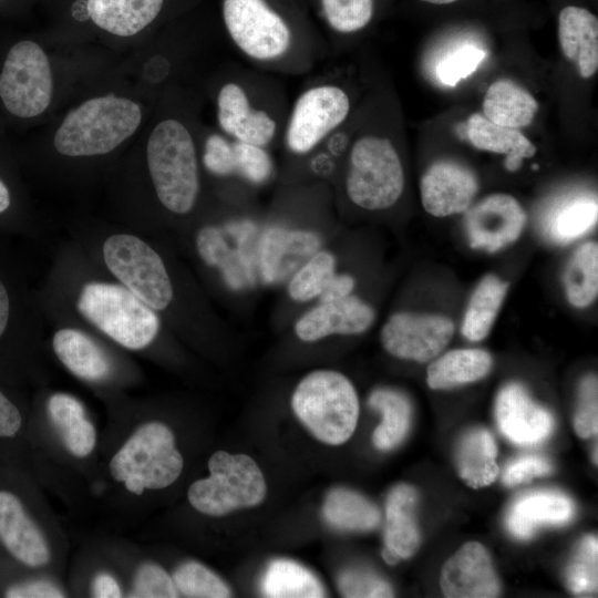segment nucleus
<instances>
[{"instance_id":"8","label":"nucleus","mask_w":598,"mask_h":598,"mask_svg":"<svg viewBox=\"0 0 598 598\" xmlns=\"http://www.w3.org/2000/svg\"><path fill=\"white\" fill-rule=\"evenodd\" d=\"M184 462L169 427L159 422L140 426L110 462L112 476L135 495L173 484Z\"/></svg>"},{"instance_id":"38","label":"nucleus","mask_w":598,"mask_h":598,"mask_svg":"<svg viewBox=\"0 0 598 598\" xmlns=\"http://www.w3.org/2000/svg\"><path fill=\"white\" fill-rule=\"evenodd\" d=\"M177 591L186 597L227 598L231 590L226 582L210 569L197 561L182 564L173 575Z\"/></svg>"},{"instance_id":"25","label":"nucleus","mask_w":598,"mask_h":598,"mask_svg":"<svg viewBox=\"0 0 598 598\" xmlns=\"http://www.w3.org/2000/svg\"><path fill=\"white\" fill-rule=\"evenodd\" d=\"M496 457V443L485 429L466 431L456 444L455 463L458 475L473 488L488 486L497 478L499 467Z\"/></svg>"},{"instance_id":"33","label":"nucleus","mask_w":598,"mask_h":598,"mask_svg":"<svg viewBox=\"0 0 598 598\" xmlns=\"http://www.w3.org/2000/svg\"><path fill=\"white\" fill-rule=\"evenodd\" d=\"M507 283L494 275L485 276L475 288L466 309L462 333L470 341H481L489 332L504 301Z\"/></svg>"},{"instance_id":"18","label":"nucleus","mask_w":598,"mask_h":598,"mask_svg":"<svg viewBox=\"0 0 598 598\" xmlns=\"http://www.w3.org/2000/svg\"><path fill=\"white\" fill-rule=\"evenodd\" d=\"M0 544L19 563L41 567L50 561L48 543L12 491L0 488Z\"/></svg>"},{"instance_id":"1","label":"nucleus","mask_w":598,"mask_h":598,"mask_svg":"<svg viewBox=\"0 0 598 598\" xmlns=\"http://www.w3.org/2000/svg\"><path fill=\"white\" fill-rule=\"evenodd\" d=\"M181 85L163 94L145 137L146 165L156 197L176 215L193 210L200 192V130L196 97Z\"/></svg>"},{"instance_id":"52","label":"nucleus","mask_w":598,"mask_h":598,"mask_svg":"<svg viewBox=\"0 0 598 598\" xmlns=\"http://www.w3.org/2000/svg\"><path fill=\"white\" fill-rule=\"evenodd\" d=\"M10 300L6 287L0 281V338L2 337L9 320Z\"/></svg>"},{"instance_id":"11","label":"nucleus","mask_w":598,"mask_h":598,"mask_svg":"<svg viewBox=\"0 0 598 598\" xmlns=\"http://www.w3.org/2000/svg\"><path fill=\"white\" fill-rule=\"evenodd\" d=\"M54 92L52 63L44 48L33 40L14 43L0 71L4 109L19 118H37L50 109Z\"/></svg>"},{"instance_id":"9","label":"nucleus","mask_w":598,"mask_h":598,"mask_svg":"<svg viewBox=\"0 0 598 598\" xmlns=\"http://www.w3.org/2000/svg\"><path fill=\"white\" fill-rule=\"evenodd\" d=\"M78 308L96 328L127 349L140 350L147 347L159 329V320L154 309L118 285H85L80 293Z\"/></svg>"},{"instance_id":"47","label":"nucleus","mask_w":598,"mask_h":598,"mask_svg":"<svg viewBox=\"0 0 598 598\" xmlns=\"http://www.w3.org/2000/svg\"><path fill=\"white\" fill-rule=\"evenodd\" d=\"M197 249L200 257L209 266L223 265L229 252L223 236L215 227H205L198 233Z\"/></svg>"},{"instance_id":"37","label":"nucleus","mask_w":598,"mask_h":598,"mask_svg":"<svg viewBox=\"0 0 598 598\" xmlns=\"http://www.w3.org/2000/svg\"><path fill=\"white\" fill-rule=\"evenodd\" d=\"M320 10L329 29L337 34H352L372 20L373 0H320Z\"/></svg>"},{"instance_id":"41","label":"nucleus","mask_w":598,"mask_h":598,"mask_svg":"<svg viewBox=\"0 0 598 598\" xmlns=\"http://www.w3.org/2000/svg\"><path fill=\"white\" fill-rule=\"evenodd\" d=\"M338 587L344 597H393L391 585L363 568H347L338 576Z\"/></svg>"},{"instance_id":"21","label":"nucleus","mask_w":598,"mask_h":598,"mask_svg":"<svg viewBox=\"0 0 598 598\" xmlns=\"http://www.w3.org/2000/svg\"><path fill=\"white\" fill-rule=\"evenodd\" d=\"M575 515V504L558 491H533L520 495L506 516V527L518 539H529L540 526L563 525Z\"/></svg>"},{"instance_id":"5","label":"nucleus","mask_w":598,"mask_h":598,"mask_svg":"<svg viewBox=\"0 0 598 598\" xmlns=\"http://www.w3.org/2000/svg\"><path fill=\"white\" fill-rule=\"evenodd\" d=\"M404 184L403 165L389 136L364 133L353 140L343 190L354 206L371 212L391 208L402 196Z\"/></svg>"},{"instance_id":"12","label":"nucleus","mask_w":598,"mask_h":598,"mask_svg":"<svg viewBox=\"0 0 598 598\" xmlns=\"http://www.w3.org/2000/svg\"><path fill=\"white\" fill-rule=\"evenodd\" d=\"M110 271L144 303L165 309L173 299L169 276L159 255L132 235H113L103 245Z\"/></svg>"},{"instance_id":"50","label":"nucleus","mask_w":598,"mask_h":598,"mask_svg":"<svg viewBox=\"0 0 598 598\" xmlns=\"http://www.w3.org/2000/svg\"><path fill=\"white\" fill-rule=\"evenodd\" d=\"M354 288V279L349 275H334L320 293V302H329L350 296Z\"/></svg>"},{"instance_id":"35","label":"nucleus","mask_w":598,"mask_h":598,"mask_svg":"<svg viewBox=\"0 0 598 598\" xmlns=\"http://www.w3.org/2000/svg\"><path fill=\"white\" fill-rule=\"evenodd\" d=\"M564 287L568 301L578 308L589 306L598 293V247L588 241L570 257L564 271Z\"/></svg>"},{"instance_id":"16","label":"nucleus","mask_w":598,"mask_h":598,"mask_svg":"<svg viewBox=\"0 0 598 598\" xmlns=\"http://www.w3.org/2000/svg\"><path fill=\"white\" fill-rule=\"evenodd\" d=\"M420 189L424 209L432 216L446 217L470 208L478 190V182L466 166L440 161L424 173Z\"/></svg>"},{"instance_id":"44","label":"nucleus","mask_w":598,"mask_h":598,"mask_svg":"<svg viewBox=\"0 0 598 598\" xmlns=\"http://www.w3.org/2000/svg\"><path fill=\"white\" fill-rule=\"evenodd\" d=\"M177 594L173 578L161 566L146 563L137 569L132 597L174 598Z\"/></svg>"},{"instance_id":"23","label":"nucleus","mask_w":598,"mask_h":598,"mask_svg":"<svg viewBox=\"0 0 598 598\" xmlns=\"http://www.w3.org/2000/svg\"><path fill=\"white\" fill-rule=\"evenodd\" d=\"M165 0H86V13L101 31L131 39L146 30L161 14Z\"/></svg>"},{"instance_id":"3","label":"nucleus","mask_w":598,"mask_h":598,"mask_svg":"<svg viewBox=\"0 0 598 598\" xmlns=\"http://www.w3.org/2000/svg\"><path fill=\"white\" fill-rule=\"evenodd\" d=\"M272 75L228 64L212 78L208 86L219 132L266 148L280 141L290 104Z\"/></svg>"},{"instance_id":"17","label":"nucleus","mask_w":598,"mask_h":598,"mask_svg":"<svg viewBox=\"0 0 598 598\" xmlns=\"http://www.w3.org/2000/svg\"><path fill=\"white\" fill-rule=\"evenodd\" d=\"M495 420L503 435L518 445H534L544 441L555 424L553 415L535 403L523 385L514 382L498 392Z\"/></svg>"},{"instance_id":"15","label":"nucleus","mask_w":598,"mask_h":598,"mask_svg":"<svg viewBox=\"0 0 598 598\" xmlns=\"http://www.w3.org/2000/svg\"><path fill=\"white\" fill-rule=\"evenodd\" d=\"M440 585L448 598H492L501 592L491 556L477 542L464 544L444 564Z\"/></svg>"},{"instance_id":"7","label":"nucleus","mask_w":598,"mask_h":598,"mask_svg":"<svg viewBox=\"0 0 598 598\" xmlns=\"http://www.w3.org/2000/svg\"><path fill=\"white\" fill-rule=\"evenodd\" d=\"M349 92L323 74L308 83L289 107L280 137L288 155L310 157L348 120Z\"/></svg>"},{"instance_id":"45","label":"nucleus","mask_w":598,"mask_h":598,"mask_svg":"<svg viewBox=\"0 0 598 598\" xmlns=\"http://www.w3.org/2000/svg\"><path fill=\"white\" fill-rule=\"evenodd\" d=\"M48 413L61 436L75 430L86 420L82 403L65 393H55L49 399Z\"/></svg>"},{"instance_id":"24","label":"nucleus","mask_w":598,"mask_h":598,"mask_svg":"<svg viewBox=\"0 0 598 598\" xmlns=\"http://www.w3.org/2000/svg\"><path fill=\"white\" fill-rule=\"evenodd\" d=\"M558 39L564 55L576 63L581 78L598 70V19L589 10L565 7L558 16Z\"/></svg>"},{"instance_id":"43","label":"nucleus","mask_w":598,"mask_h":598,"mask_svg":"<svg viewBox=\"0 0 598 598\" xmlns=\"http://www.w3.org/2000/svg\"><path fill=\"white\" fill-rule=\"evenodd\" d=\"M574 429L578 436L588 439L598 432V385L596 375L586 377L578 391Z\"/></svg>"},{"instance_id":"53","label":"nucleus","mask_w":598,"mask_h":598,"mask_svg":"<svg viewBox=\"0 0 598 598\" xmlns=\"http://www.w3.org/2000/svg\"><path fill=\"white\" fill-rule=\"evenodd\" d=\"M11 204L10 192L3 181L0 179V214L4 213Z\"/></svg>"},{"instance_id":"10","label":"nucleus","mask_w":598,"mask_h":598,"mask_svg":"<svg viewBox=\"0 0 598 598\" xmlns=\"http://www.w3.org/2000/svg\"><path fill=\"white\" fill-rule=\"evenodd\" d=\"M210 475L194 482L187 492L199 513L223 516L264 502L267 486L257 463L246 454L215 452L208 461Z\"/></svg>"},{"instance_id":"4","label":"nucleus","mask_w":598,"mask_h":598,"mask_svg":"<svg viewBox=\"0 0 598 598\" xmlns=\"http://www.w3.org/2000/svg\"><path fill=\"white\" fill-rule=\"evenodd\" d=\"M146 115L143 103L131 94H93L61 117L52 132V146L66 157L106 155L131 140Z\"/></svg>"},{"instance_id":"48","label":"nucleus","mask_w":598,"mask_h":598,"mask_svg":"<svg viewBox=\"0 0 598 598\" xmlns=\"http://www.w3.org/2000/svg\"><path fill=\"white\" fill-rule=\"evenodd\" d=\"M8 598H56L63 592L48 580H27L10 585L4 590Z\"/></svg>"},{"instance_id":"2","label":"nucleus","mask_w":598,"mask_h":598,"mask_svg":"<svg viewBox=\"0 0 598 598\" xmlns=\"http://www.w3.org/2000/svg\"><path fill=\"white\" fill-rule=\"evenodd\" d=\"M223 22L235 50L271 74L310 72L328 48L302 37L268 0H223Z\"/></svg>"},{"instance_id":"29","label":"nucleus","mask_w":598,"mask_h":598,"mask_svg":"<svg viewBox=\"0 0 598 598\" xmlns=\"http://www.w3.org/2000/svg\"><path fill=\"white\" fill-rule=\"evenodd\" d=\"M492 357L481 349H456L433 361L426 381L431 389H448L484 378L492 368Z\"/></svg>"},{"instance_id":"54","label":"nucleus","mask_w":598,"mask_h":598,"mask_svg":"<svg viewBox=\"0 0 598 598\" xmlns=\"http://www.w3.org/2000/svg\"><path fill=\"white\" fill-rule=\"evenodd\" d=\"M420 1H423V2H427V3H433V4H448V3H453L457 0H420Z\"/></svg>"},{"instance_id":"13","label":"nucleus","mask_w":598,"mask_h":598,"mask_svg":"<svg viewBox=\"0 0 598 598\" xmlns=\"http://www.w3.org/2000/svg\"><path fill=\"white\" fill-rule=\"evenodd\" d=\"M454 329L453 321L445 316L398 312L384 323L381 342L396 358L426 362L445 349Z\"/></svg>"},{"instance_id":"32","label":"nucleus","mask_w":598,"mask_h":598,"mask_svg":"<svg viewBox=\"0 0 598 598\" xmlns=\"http://www.w3.org/2000/svg\"><path fill=\"white\" fill-rule=\"evenodd\" d=\"M369 404L382 413V421L373 432L374 446L389 451L398 446L406 436L411 424V405L400 392L378 389L369 398Z\"/></svg>"},{"instance_id":"22","label":"nucleus","mask_w":598,"mask_h":598,"mask_svg":"<svg viewBox=\"0 0 598 598\" xmlns=\"http://www.w3.org/2000/svg\"><path fill=\"white\" fill-rule=\"evenodd\" d=\"M319 247L320 238L312 231L268 228L259 247L264 279L274 282L285 278L303 259L316 254Z\"/></svg>"},{"instance_id":"34","label":"nucleus","mask_w":598,"mask_h":598,"mask_svg":"<svg viewBox=\"0 0 598 598\" xmlns=\"http://www.w3.org/2000/svg\"><path fill=\"white\" fill-rule=\"evenodd\" d=\"M597 202L580 196L558 205L544 220L545 236L553 243L567 244L580 238L597 221Z\"/></svg>"},{"instance_id":"6","label":"nucleus","mask_w":598,"mask_h":598,"mask_svg":"<svg viewBox=\"0 0 598 598\" xmlns=\"http://www.w3.org/2000/svg\"><path fill=\"white\" fill-rule=\"evenodd\" d=\"M291 408L310 433L329 445L346 443L357 427V392L337 371L318 370L305 377L293 391Z\"/></svg>"},{"instance_id":"27","label":"nucleus","mask_w":598,"mask_h":598,"mask_svg":"<svg viewBox=\"0 0 598 598\" xmlns=\"http://www.w3.org/2000/svg\"><path fill=\"white\" fill-rule=\"evenodd\" d=\"M53 349L69 371L83 380L101 381L111 372L110 360L103 350L79 330H59L53 337Z\"/></svg>"},{"instance_id":"31","label":"nucleus","mask_w":598,"mask_h":598,"mask_svg":"<svg viewBox=\"0 0 598 598\" xmlns=\"http://www.w3.org/2000/svg\"><path fill=\"white\" fill-rule=\"evenodd\" d=\"M261 590L272 598H319L326 590L309 569L290 559L272 560L261 579Z\"/></svg>"},{"instance_id":"49","label":"nucleus","mask_w":598,"mask_h":598,"mask_svg":"<svg viewBox=\"0 0 598 598\" xmlns=\"http://www.w3.org/2000/svg\"><path fill=\"white\" fill-rule=\"evenodd\" d=\"M19 408L0 390V440L14 439L22 429Z\"/></svg>"},{"instance_id":"26","label":"nucleus","mask_w":598,"mask_h":598,"mask_svg":"<svg viewBox=\"0 0 598 598\" xmlns=\"http://www.w3.org/2000/svg\"><path fill=\"white\" fill-rule=\"evenodd\" d=\"M466 131L474 147L506 155L505 167L511 172L517 171L523 159L536 152L535 145L517 128L497 125L480 113L468 117Z\"/></svg>"},{"instance_id":"28","label":"nucleus","mask_w":598,"mask_h":598,"mask_svg":"<svg viewBox=\"0 0 598 598\" xmlns=\"http://www.w3.org/2000/svg\"><path fill=\"white\" fill-rule=\"evenodd\" d=\"M483 111L485 117L497 125L519 128L533 122L538 103L528 91L515 82L499 80L486 91Z\"/></svg>"},{"instance_id":"51","label":"nucleus","mask_w":598,"mask_h":598,"mask_svg":"<svg viewBox=\"0 0 598 598\" xmlns=\"http://www.w3.org/2000/svg\"><path fill=\"white\" fill-rule=\"evenodd\" d=\"M92 592L97 598H117L122 596V590L117 581L109 574H99L95 576Z\"/></svg>"},{"instance_id":"40","label":"nucleus","mask_w":598,"mask_h":598,"mask_svg":"<svg viewBox=\"0 0 598 598\" xmlns=\"http://www.w3.org/2000/svg\"><path fill=\"white\" fill-rule=\"evenodd\" d=\"M235 175L254 185L266 183L274 174L268 148L234 140Z\"/></svg>"},{"instance_id":"36","label":"nucleus","mask_w":598,"mask_h":598,"mask_svg":"<svg viewBox=\"0 0 598 598\" xmlns=\"http://www.w3.org/2000/svg\"><path fill=\"white\" fill-rule=\"evenodd\" d=\"M336 259L328 251H318L292 276L288 293L295 301H309L324 290L336 275Z\"/></svg>"},{"instance_id":"30","label":"nucleus","mask_w":598,"mask_h":598,"mask_svg":"<svg viewBox=\"0 0 598 598\" xmlns=\"http://www.w3.org/2000/svg\"><path fill=\"white\" fill-rule=\"evenodd\" d=\"M322 515L334 528L349 532L374 529L381 520L380 511L360 493L334 487L326 496Z\"/></svg>"},{"instance_id":"20","label":"nucleus","mask_w":598,"mask_h":598,"mask_svg":"<svg viewBox=\"0 0 598 598\" xmlns=\"http://www.w3.org/2000/svg\"><path fill=\"white\" fill-rule=\"evenodd\" d=\"M417 498L415 488L408 484L394 486L386 496L382 556L390 565L410 558L420 546L421 535L415 515Z\"/></svg>"},{"instance_id":"42","label":"nucleus","mask_w":598,"mask_h":598,"mask_svg":"<svg viewBox=\"0 0 598 598\" xmlns=\"http://www.w3.org/2000/svg\"><path fill=\"white\" fill-rule=\"evenodd\" d=\"M485 59V52L474 45H464L442 59L436 66V75L442 83L455 86L458 81L472 74Z\"/></svg>"},{"instance_id":"46","label":"nucleus","mask_w":598,"mask_h":598,"mask_svg":"<svg viewBox=\"0 0 598 598\" xmlns=\"http://www.w3.org/2000/svg\"><path fill=\"white\" fill-rule=\"evenodd\" d=\"M553 467L538 455H524L512 460L503 470L502 480L507 486H515L534 477L547 475Z\"/></svg>"},{"instance_id":"39","label":"nucleus","mask_w":598,"mask_h":598,"mask_svg":"<svg viewBox=\"0 0 598 598\" xmlns=\"http://www.w3.org/2000/svg\"><path fill=\"white\" fill-rule=\"evenodd\" d=\"M598 540L594 535L584 537L566 569V582L576 595L597 592Z\"/></svg>"},{"instance_id":"19","label":"nucleus","mask_w":598,"mask_h":598,"mask_svg":"<svg viewBox=\"0 0 598 598\" xmlns=\"http://www.w3.org/2000/svg\"><path fill=\"white\" fill-rule=\"evenodd\" d=\"M374 321L373 309L354 296L320 302L305 313L295 326L297 337L312 342L330 334H357Z\"/></svg>"},{"instance_id":"14","label":"nucleus","mask_w":598,"mask_h":598,"mask_svg":"<svg viewBox=\"0 0 598 598\" xmlns=\"http://www.w3.org/2000/svg\"><path fill=\"white\" fill-rule=\"evenodd\" d=\"M465 231L470 246L495 252L514 243L522 234L526 214L507 194H493L466 209Z\"/></svg>"}]
</instances>
